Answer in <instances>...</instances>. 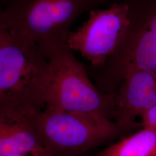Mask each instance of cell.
I'll return each instance as SVG.
<instances>
[{
	"label": "cell",
	"mask_w": 156,
	"mask_h": 156,
	"mask_svg": "<svg viewBox=\"0 0 156 156\" xmlns=\"http://www.w3.org/2000/svg\"><path fill=\"white\" fill-rule=\"evenodd\" d=\"M141 119L142 128H149L156 131V105L145 113Z\"/></svg>",
	"instance_id": "obj_10"
},
{
	"label": "cell",
	"mask_w": 156,
	"mask_h": 156,
	"mask_svg": "<svg viewBox=\"0 0 156 156\" xmlns=\"http://www.w3.org/2000/svg\"><path fill=\"white\" fill-rule=\"evenodd\" d=\"M49 66L32 40L0 26V111L31 120L42 111Z\"/></svg>",
	"instance_id": "obj_1"
},
{
	"label": "cell",
	"mask_w": 156,
	"mask_h": 156,
	"mask_svg": "<svg viewBox=\"0 0 156 156\" xmlns=\"http://www.w3.org/2000/svg\"><path fill=\"white\" fill-rule=\"evenodd\" d=\"M48 151L31 119L0 111V156Z\"/></svg>",
	"instance_id": "obj_8"
},
{
	"label": "cell",
	"mask_w": 156,
	"mask_h": 156,
	"mask_svg": "<svg viewBox=\"0 0 156 156\" xmlns=\"http://www.w3.org/2000/svg\"><path fill=\"white\" fill-rule=\"evenodd\" d=\"M92 156V155H90L89 153H87V154H83V155H80V156Z\"/></svg>",
	"instance_id": "obj_13"
},
{
	"label": "cell",
	"mask_w": 156,
	"mask_h": 156,
	"mask_svg": "<svg viewBox=\"0 0 156 156\" xmlns=\"http://www.w3.org/2000/svg\"><path fill=\"white\" fill-rule=\"evenodd\" d=\"M16 0H0L1 1V6H2V8L5 7L8 4H11L12 2L15 1Z\"/></svg>",
	"instance_id": "obj_12"
},
{
	"label": "cell",
	"mask_w": 156,
	"mask_h": 156,
	"mask_svg": "<svg viewBox=\"0 0 156 156\" xmlns=\"http://www.w3.org/2000/svg\"><path fill=\"white\" fill-rule=\"evenodd\" d=\"M6 156H51L49 151H44L34 153H26V154H11Z\"/></svg>",
	"instance_id": "obj_11"
},
{
	"label": "cell",
	"mask_w": 156,
	"mask_h": 156,
	"mask_svg": "<svg viewBox=\"0 0 156 156\" xmlns=\"http://www.w3.org/2000/svg\"><path fill=\"white\" fill-rule=\"evenodd\" d=\"M134 68L156 74V12L136 33L128 31L105 64L95 71L94 77L100 89L115 93L125 73Z\"/></svg>",
	"instance_id": "obj_6"
},
{
	"label": "cell",
	"mask_w": 156,
	"mask_h": 156,
	"mask_svg": "<svg viewBox=\"0 0 156 156\" xmlns=\"http://www.w3.org/2000/svg\"><path fill=\"white\" fill-rule=\"evenodd\" d=\"M108 0H16L1 9L0 26L27 37L47 60L69 48L70 29Z\"/></svg>",
	"instance_id": "obj_2"
},
{
	"label": "cell",
	"mask_w": 156,
	"mask_h": 156,
	"mask_svg": "<svg viewBox=\"0 0 156 156\" xmlns=\"http://www.w3.org/2000/svg\"><path fill=\"white\" fill-rule=\"evenodd\" d=\"M48 61L45 108L91 113L114 121L115 93L104 92L91 82L73 50H61Z\"/></svg>",
	"instance_id": "obj_4"
},
{
	"label": "cell",
	"mask_w": 156,
	"mask_h": 156,
	"mask_svg": "<svg viewBox=\"0 0 156 156\" xmlns=\"http://www.w3.org/2000/svg\"><path fill=\"white\" fill-rule=\"evenodd\" d=\"M51 156H78L142 128L141 123L124 125L100 116L83 112L45 108L31 119Z\"/></svg>",
	"instance_id": "obj_3"
},
{
	"label": "cell",
	"mask_w": 156,
	"mask_h": 156,
	"mask_svg": "<svg viewBox=\"0 0 156 156\" xmlns=\"http://www.w3.org/2000/svg\"><path fill=\"white\" fill-rule=\"evenodd\" d=\"M95 156H156V131L142 128L109 145Z\"/></svg>",
	"instance_id": "obj_9"
},
{
	"label": "cell",
	"mask_w": 156,
	"mask_h": 156,
	"mask_svg": "<svg viewBox=\"0 0 156 156\" xmlns=\"http://www.w3.org/2000/svg\"><path fill=\"white\" fill-rule=\"evenodd\" d=\"M115 93L114 121L133 125L156 105V74L142 68L125 73Z\"/></svg>",
	"instance_id": "obj_7"
},
{
	"label": "cell",
	"mask_w": 156,
	"mask_h": 156,
	"mask_svg": "<svg viewBox=\"0 0 156 156\" xmlns=\"http://www.w3.org/2000/svg\"><path fill=\"white\" fill-rule=\"evenodd\" d=\"M131 25L130 7L114 2L109 8L89 12V19L75 31L71 32L69 48L76 51L97 70L112 55Z\"/></svg>",
	"instance_id": "obj_5"
}]
</instances>
